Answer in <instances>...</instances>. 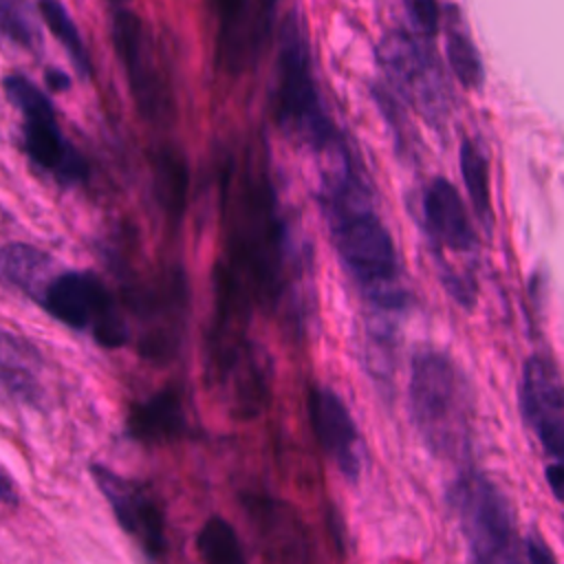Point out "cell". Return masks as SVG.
<instances>
[{"instance_id":"obj_6","label":"cell","mask_w":564,"mask_h":564,"mask_svg":"<svg viewBox=\"0 0 564 564\" xmlns=\"http://www.w3.org/2000/svg\"><path fill=\"white\" fill-rule=\"evenodd\" d=\"M469 564H527L513 511L500 487L478 469H463L447 489Z\"/></svg>"},{"instance_id":"obj_15","label":"cell","mask_w":564,"mask_h":564,"mask_svg":"<svg viewBox=\"0 0 564 564\" xmlns=\"http://www.w3.org/2000/svg\"><path fill=\"white\" fill-rule=\"evenodd\" d=\"M308 421L326 458L348 482H357L366 465V447L344 399L333 388L313 383L308 390Z\"/></svg>"},{"instance_id":"obj_13","label":"cell","mask_w":564,"mask_h":564,"mask_svg":"<svg viewBox=\"0 0 564 564\" xmlns=\"http://www.w3.org/2000/svg\"><path fill=\"white\" fill-rule=\"evenodd\" d=\"M379 59L388 77L399 86L405 99L430 121H441L447 112L445 82L430 48L408 33H390L383 37Z\"/></svg>"},{"instance_id":"obj_27","label":"cell","mask_w":564,"mask_h":564,"mask_svg":"<svg viewBox=\"0 0 564 564\" xmlns=\"http://www.w3.org/2000/svg\"><path fill=\"white\" fill-rule=\"evenodd\" d=\"M408 11L419 35L434 37L438 33L443 22V7L438 0H408Z\"/></svg>"},{"instance_id":"obj_16","label":"cell","mask_w":564,"mask_h":564,"mask_svg":"<svg viewBox=\"0 0 564 564\" xmlns=\"http://www.w3.org/2000/svg\"><path fill=\"white\" fill-rule=\"evenodd\" d=\"M275 0H212L218 46L231 70L242 68L267 35Z\"/></svg>"},{"instance_id":"obj_31","label":"cell","mask_w":564,"mask_h":564,"mask_svg":"<svg viewBox=\"0 0 564 564\" xmlns=\"http://www.w3.org/2000/svg\"><path fill=\"white\" fill-rule=\"evenodd\" d=\"M110 2H117V4H119V2H128V0H110Z\"/></svg>"},{"instance_id":"obj_3","label":"cell","mask_w":564,"mask_h":564,"mask_svg":"<svg viewBox=\"0 0 564 564\" xmlns=\"http://www.w3.org/2000/svg\"><path fill=\"white\" fill-rule=\"evenodd\" d=\"M251 297L225 262L214 271V313L205 344V366L229 414L258 416L271 394L269 361L249 335Z\"/></svg>"},{"instance_id":"obj_2","label":"cell","mask_w":564,"mask_h":564,"mask_svg":"<svg viewBox=\"0 0 564 564\" xmlns=\"http://www.w3.org/2000/svg\"><path fill=\"white\" fill-rule=\"evenodd\" d=\"M330 161L333 167L324 174L317 194L330 242L377 319L392 322L408 308L397 247L350 152L344 150Z\"/></svg>"},{"instance_id":"obj_4","label":"cell","mask_w":564,"mask_h":564,"mask_svg":"<svg viewBox=\"0 0 564 564\" xmlns=\"http://www.w3.org/2000/svg\"><path fill=\"white\" fill-rule=\"evenodd\" d=\"M408 403L419 438L434 458L458 463L471 454L474 397L447 352L423 348L412 357Z\"/></svg>"},{"instance_id":"obj_25","label":"cell","mask_w":564,"mask_h":564,"mask_svg":"<svg viewBox=\"0 0 564 564\" xmlns=\"http://www.w3.org/2000/svg\"><path fill=\"white\" fill-rule=\"evenodd\" d=\"M37 9H40V15H42L44 24L51 29V33L57 37V42L68 53V59L73 62L75 70L82 77H88L90 70H93L90 57H88V48H86V44H84V40L79 35L77 24L68 15L66 7L59 0H40Z\"/></svg>"},{"instance_id":"obj_29","label":"cell","mask_w":564,"mask_h":564,"mask_svg":"<svg viewBox=\"0 0 564 564\" xmlns=\"http://www.w3.org/2000/svg\"><path fill=\"white\" fill-rule=\"evenodd\" d=\"M15 502H18L15 487L11 478L0 469V505H15Z\"/></svg>"},{"instance_id":"obj_5","label":"cell","mask_w":564,"mask_h":564,"mask_svg":"<svg viewBox=\"0 0 564 564\" xmlns=\"http://www.w3.org/2000/svg\"><path fill=\"white\" fill-rule=\"evenodd\" d=\"M275 115L280 126L313 152L333 159L346 150L333 119L322 104L308 40L295 13H291L284 22L280 37Z\"/></svg>"},{"instance_id":"obj_17","label":"cell","mask_w":564,"mask_h":564,"mask_svg":"<svg viewBox=\"0 0 564 564\" xmlns=\"http://www.w3.org/2000/svg\"><path fill=\"white\" fill-rule=\"evenodd\" d=\"M421 212L423 229L438 251L471 253L476 249V231L454 183L436 176L423 192Z\"/></svg>"},{"instance_id":"obj_26","label":"cell","mask_w":564,"mask_h":564,"mask_svg":"<svg viewBox=\"0 0 564 564\" xmlns=\"http://www.w3.org/2000/svg\"><path fill=\"white\" fill-rule=\"evenodd\" d=\"M0 35L24 48L40 46V31L22 0H0Z\"/></svg>"},{"instance_id":"obj_19","label":"cell","mask_w":564,"mask_h":564,"mask_svg":"<svg viewBox=\"0 0 564 564\" xmlns=\"http://www.w3.org/2000/svg\"><path fill=\"white\" fill-rule=\"evenodd\" d=\"M40 372V350L29 339L0 328V392L13 403L40 408L44 401Z\"/></svg>"},{"instance_id":"obj_18","label":"cell","mask_w":564,"mask_h":564,"mask_svg":"<svg viewBox=\"0 0 564 564\" xmlns=\"http://www.w3.org/2000/svg\"><path fill=\"white\" fill-rule=\"evenodd\" d=\"M126 432L143 445H165L192 434L181 388L165 386L145 399L132 403L126 416Z\"/></svg>"},{"instance_id":"obj_10","label":"cell","mask_w":564,"mask_h":564,"mask_svg":"<svg viewBox=\"0 0 564 564\" xmlns=\"http://www.w3.org/2000/svg\"><path fill=\"white\" fill-rule=\"evenodd\" d=\"M187 282L181 271H170L132 291L130 306L139 322V350L145 359H172L181 346L187 315Z\"/></svg>"},{"instance_id":"obj_9","label":"cell","mask_w":564,"mask_h":564,"mask_svg":"<svg viewBox=\"0 0 564 564\" xmlns=\"http://www.w3.org/2000/svg\"><path fill=\"white\" fill-rule=\"evenodd\" d=\"M110 29L139 112L148 121H163L172 110V97L161 73L150 29L137 13L126 9L115 11Z\"/></svg>"},{"instance_id":"obj_1","label":"cell","mask_w":564,"mask_h":564,"mask_svg":"<svg viewBox=\"0 0 564 564\" xmlns=\"http://www.w3.org/2000/svg\"><path fill=\"white\" fill-rule=\"evenodd\" d=\"M223 216L227 269L240 280L251 302L297 330L304 328L313 304L311 264L282 214L264 163L247 156L242 165H229Z\"/></svg>"},{"instance_id":"obj_23","label":"cell","mask_w":564,"mask_h":564,"mask_svg":"<svg viewBox=\"0 0 564 564\" xmlns=\"http://www.w3.org/2000/svg\"><path fill=\"white\" fill-rule=\"evenodd\" d=\"M460 174L476 218L482 223L485 229H489L494 218L489 192V163L482 148L474 139H465L460 143Z\"/></svg>"},{"instance_id":"obj_24","label":"cell","mask_w":564,"mask_h":564,"mask_svg":"<svg viewBox=\"0 0 564 564\" xmlns=\"http://www.w3.org/2000/svg\"><path fill=\"white\" fill-rule=\"evenodd\" d=\"M200 564H247V555L234 524L223 516H212L196 535Z\"/></svg>"},{"instance_id":"obj_8","label":"cell","mask_w":564,"mask_h":564,"mask_svg":"<svg viewBox=\"0 0 564 564\" xmlns=\"http://www.w3.org/2000/svg\"><path fill=\"white\" fill-rule=\"evenodd\" d=\"M4 95L22 112V134L29 159L62 185H77L86 178L88 165L64 139L51 99L26 77H4Z\"/></svg>"},{"instance_id":"obj_22","label":"cell","mask_w":564,"mask_h":564,"mask_svg":"<svg viewBox=\"0 0 564 564\" xmlns=\"http://www.w3.org/2000/svg\"><path fill=\"white\" fill-rule=\"evenodd\" d=\"M154 192L167 216L181 218L187 200L189 187V170L176 150H159L154 156Z\"/></svg>"},{"instance_id":"obj_7","label":"cell","mask_w":564,"mask_h":564,"mask_svg":"<svg viewBox=\"0 0 564 564\" xmlns=\"http://www.w3.org/2000/svg\"><path fill=\"white\" fill-rule=\"evenodd\" d=\"M37 304L68 328L86 330L104 348L130 341V328L119 300L93 271H57L42 289Z\"/></svg>"},{"instance_id":"obj_12","label":"cell","mask_w":564,"mask_h":564,"mask_svg":"<svg viewBox=\"0 0 564 564\" xmlns=\"http://www.w3.org/2000/svg\"><path fill=\"white\" fill-rule=\"evenodd\" d=\"M90 474L97 489L108 500L119 527L148 557L161 560L167 551V533L165 516L154 491L148 485L121 476L99 463L90 465Z\"/></svg>"},{"instance_id":"obj_14","label":"cell","mask_w":564,"mask_h":564,"mask_svg":"<svg viewBox=\"0 0 564 564\" xmlns=\"http://www.w3.org/2000/svg\"><path fill=\"white\" fill-rule=\"evenodd\" d=\"M242 509L267 564H311V535L291 502L271 494L249 491L242 496Z\"/></svg>"},{"instance_id":"obj_30","label":"cell","mask_w":564,"mask_h":564,"mask_svg":"<svg viewBox=\"0 0 564 564\" xmlns=\"http://www.w3.org/2000/svg\"><path fill=\"white\" fill-rule=\"evenodd\" d=\"M46 84H48V88H53V90H66L68 84H70V79H68V75H64L62 70L48 68V70H46Z\"/></svg>"},{"instance_id":"obj_11","label":"cell","mask_w":564,"mask_h":564,"mask_svg":"<svg viewBox=\"0 0 564 564\" xmlns=\"http://www.w3.org/2000/svg\"><path fill=\"white\" fill-rule=\"evenodd\" d=\"M520 414L527 430L540 443L546 465H564V392L555 361L531 355L518 386Z\"/></svg>"},{"instance_id":"obj_21","label":"cell","mask_w":564,"mask_h":564,"mask_svg":"<svg viewBox=\"0 0 564 564\" xmlns=\"http://www.w3.org/2000/svg\"><path fill=\"white\" fill-rule=\"evenodd\" d=\"M452 15L445 20V55L452 73L467 90H478L485 84V66L478 55V48L463 26L456 7L449 4Z\"/></svg>"},{"instance_id":"obj_20","label":"cell","mask_w":564,"mask_h":564,"mask_svg":"<svg viewBox=\"0 0 564 564\" xmlns=\"http://www.w3.org/2000/svg\"><path fill=\"white\" fill-rule=\"evenodd\" d=\"M55 273V262L42 249L26 242H7L0 247V282L22 291L37 302L42 289Z\"/></svg>"},{"instance_id":"obj_28","label":"cell","mask_w":564,"mask_h":564,"mask_svg":"<svg viewBox=\"0 0 564 564\" xmlns=\"http://www.w3.org/2000/svg\"><path fill=\"white\" fill-rule=\"evenodd\" d=\"M522 551L527 564H557L553 551L538 533H529L522 538Z\"/></svg>"}]
</instances>
